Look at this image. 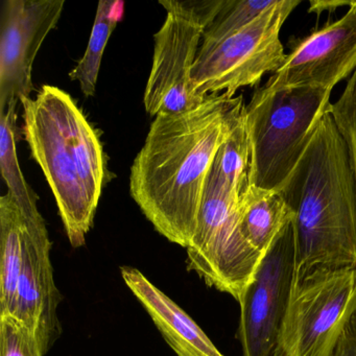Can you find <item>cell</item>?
I'll return each instance as SVG.
<instances>
[{
    "label": "cell",
    "instance_id": "1",
    "mask_svg": "<svg viewBox=\"0 0 356 356\" xmlns=\"http://www.w3.org/2000/svg\"><path fill=\"white\" fill-rule=\"evenodd\" d=\"M243 95H207L197 107L154 118L131 168L130 193L162 236L186 249L214 158L243 114Z\"/></svg>",
    "mask_w": 356,
    "mask_h": 356
},
{
    "label": "cell",
    "instance_id": "2",
    "mask_svg": "<svg viewBox=\"0 0 356 356\" xmlns=\"http://www.w3.org/2000/svg\"><path fill=\"white\" fill-rule=\"evenodd\" d=\"M279 193L295 214V283L316 270L356 268V181L330 114Z\"/></svg>",
    "mask_w": 356,
    "mask_h": 356
},
{
    "label": "cell",
    "instance_id": "3",
    "mask_svg": "<svg viewBox=\"0 0 356 356\" xmlns=\"http://www.w3.org/2000/svg\"><path fill=\"white\" fill-rule=\"evenodd\" d=\"M24 137L53 191L70 245L80 248L93 226L106 177L103 145L65 91L44 85L20 99Z\"/></svg>",
    "mask_w": 356,
    "mask_h": 356
},
{
    "label": "cell",
    "instance_id": "4",
    "mask_svg": "<svg viewBox=\"0 0 356 356\" xmlns=\"http://www.w3.org/2000/svg\"><path fill=\"white\" fill-rule=\"evenodd\" d=\"M331 91L320 87L258 88L243 110L250 145V185L280 191L305 152Z\"/></svg>",
    "mask_w": 356,
    "mask_h": 356
},
{
    "label": "cell",
    "instance_id": "5",
    "mask_svg": "<svg viewBox=\"0 0 356 356\" xmlns=\"http://www.w3.org/2000/svg\"><path fill=\"white\" fill-rule=\"evenodd\" d=\"M166 17L154 36L153 64L143 104L151 116L175 114L199 106L191 72L204 32L224 8L226 0L159 1Z\"/></svg>",
    "mask_w": 356,
    "mask_h": 356
},
{
    "label": "cell",
    "instance_id": "6",
    "mask_svg": "<svg viewBox=\"0 0 356 356\" xmlns=\"http://www.w3.org/2000/svg\"><path fill=\"white\" fill-rule=\"evenodd\" d=\"M301 0L276 3L238 32L212 47L201 49L191 72L193 91L205 99L210 95L234 97L243 87L257 86L262 76L276 72L286 55L280 31Z\"/></svg>",
    "mask_w": 356,
    "mask_h": 356
},
{
    "label": "cell",
    "instance_id": "7",
    "mask_svg": "<svg viewBox=\"0 0 356 356\" xmlns=\"http://www.w3.org/2000/svg\"><path fill=\"white\" fill-rule=\"evenodd\" d=\"M186 250L188 270L237 302L264 257L243 236L238 197L210 175Z\"/></svg>",
    "mask_w": 356,
    "mask_h": 356
},
{
    "label": "cell",
    "instance_id": "8",
    "mask_svg": "<svg viewBox=\"0 0 356 356\" xmlns=\"http://www.w3.org/2000/svg\"><path fill=\"white\" fill-rule=\"evenodd\" d=\"M356 312V268L316 270L293 285L274 356H332Z\"/></svg>",
    "mask_w": 356,
    "mask_h": 356
},
{
    "label": "cell",
    "instance_id": "9",
    "mask_svg": "<svg viewBox=\"0 0 356 356\" xmlns=\"http://www.w3.org/2000/svg\"><path fill=\"white\" fill-rule=\"evenodd\" d=\"M293 222L266 251L239 300L238 337L243 356H274L295 284Z\"/></svg>",
    "mask_w": 356,
    "mask_h": 356
},
{
    "label": "cell",
    "instance_id": "10",
    "mask_svg": "<svg viewBox=\"0 0 356 356\" xmlns=\"http://www.w3.org/2000/svg\"><path fill=\"white\" fill-rule=\"evenodd\" d=\"M64 0H5L0 13V114L31 97L33 66L47 35L57 26Z\"/></svg>",
    "mask_w": 356,
    "mask_h": 356
},
{
    "label": "cell",
    "instance_id": "11",
    "mask_svg": "<svg viewBox=\"0 0 356 356\" xmlns=\"http://www.w3.org/2000/svg\"><path fill=\"white\" fill-rule=\"evenodd\" d=\"M355 70L356 0L341 19L291 43V53L264 87L332 91Z\"/></svg>",
    "mask_w": 356,
    "mask_h": 356
},
{
    "label": "cell",
    "instance_id": "12",
    "mask_svg": "<svg viewBox=\"0 0 356 356\" xmlns=\"http://www.w3.org/2000/svg\"><path fill=\"white\" fill-rule=\"evenodd\" d=\"M51 251V241L45 222L26 225L15 308L12 316L35 333L44 355L62 332L58 316L62 297L54 278Z\"/></svg>",
    "mask_w": 356,
    "mask_h": 356
},
{
    "label": "cell",
    "instance_id": "13",
    "mask_svg": "<svg viewBox=\"0 0 356 356\" xmlns=\"http://www.w3.org/2000/svg\"><path fill=\"white\" fill-rule=\"evenodd\" d=\"M120 273L177 356H224L203 329L140 270L122 266Z\"/></svg>",
    "mask_w": 356,
    "mask_h": 356
},
{
    "label": "cell",
    "instance_id": "14",
    "mask_svg": "<svg viewBox=\"0 0 356 356\" xmlns=\"http://www.w3.org/2000/svg\"><path fill=\"white\" fill-rule=\"evenodd\" d=\"M239 214L243 236L262 256L295 216L279 191L253 185L239 200Z\"/></svg>",
    "mask_w": 356,
    "mask_h": 356
},
{
    "label": "cell",
    "instance_id": "15",
    "mask_svg": "<svg viewBox=\"0 0 356 356\" xmlns=\"http://www.w3.org/2000/svg\"><path fill=\"white\" fill-rule=\"evenodd\" d=\"M24 229L22 211L8 193L0 197V316L14 314Z\"/></svg>",
    "mask_w": 356,
    "mask_h": 356
},
{
    "label": "cell",
    "instance_id": "16",
    "mask_svg": "<svg viewBox=\"0 0 356 356\" xmlns=\"http://www.w3.org/2000/svg\"><path fill=\"white\" fill-rule=\"evenodd\" d=\"M120 6L122 3L118 1H99L86 51L70 72V80L80 83L81 91L85 97L95 95L104 51L122 13Z\"/></svg>",
    "mask_w": 356,
    "mask_h": 356
},
{
    "label": "cell",
    "instance_id": "17",
    "mask_svg": "<svg viewBox=\"0 0 356 356\" xmlns=\"http://www.w3.org/2000/svg\"><path fill=\"white\" fill-rule=\"evenodd\" d=\"M209 175L239 200L249 188L250 145L243 112L216 153Z\"/></svg>",
    "mask_w": 356,
    "mask_h": 356
},
{
    "label": "cell",
    "instance_id": "18",
    "mask_svg": "<svg viewBox=\"0 0 356 356\" xmlns=\"http://www.w3.org/2000/svg\"><path fill=\"white\" fill-rule=\"evenodd\" d=\"M276 0H226L216 19L203 35L201 49L212 47L251 24Z\"/></svg>",
    "mask_w": 356,
    "mask_h": 356
},
{
    "label": "cell",
    "instance_id": "19",
    "mask_svg": "<svg viewBox=\"0 0 356 356\" xmlns=\"http://www.w3.org/2000/svg\"><path fill=\"white\" fill-rule=\"evenodd\" d=\"M329 114L345 141L356 181V70L350 76L339 99L331 104Z\"/></svg>",
    "mask_w": 356,
    "mask_h": 356
},
{
    "label": "cell",
    "instance_id": "20",
    "mask_svg": "<svg viewBox=\"0 0 356 356\" xmlns=\"http://www.w3.org/2000/svg\"><path fill=\"white\" fill-rule=\"evenodd\" d=\"M0 356H45L35 333L12 314L0 316Z\"/></svg>",
    "mask_w": 356,
    "mask_h": 356
},
{
    "label": "cell",
    "instance_id": "21",
    "mask_svg": "<svg viewBox=\"0 0 356 356\" xmlns=\"http://www.w3.org/2000/svg\"><path fill=\"white\" fill-rule=\"evenodd\" d=\"M332 356H356V312L343 330Z\"/></svg>",
    "mask_w": 356,
    "mask_h": 356
},
{
    "label": "cell",
    "instance_id": "22",
    "mask_svg": "<svg viewBox=\"0 0 356 356\" xmlns=\"http://www.w3.org/2000/svg\"><path fill=\"white\" fill-rule=\"evenodd\" d=\"M352 3H353V1H333V0H331V1H325V0L318 1V0H314V1H310V7L308 9V12L320 15L322 12H333L337 8L343 7V6L351 7Z\"/></svg>",
    "mask_w": 356,
    "mask_h": 356
}]
</instances>
